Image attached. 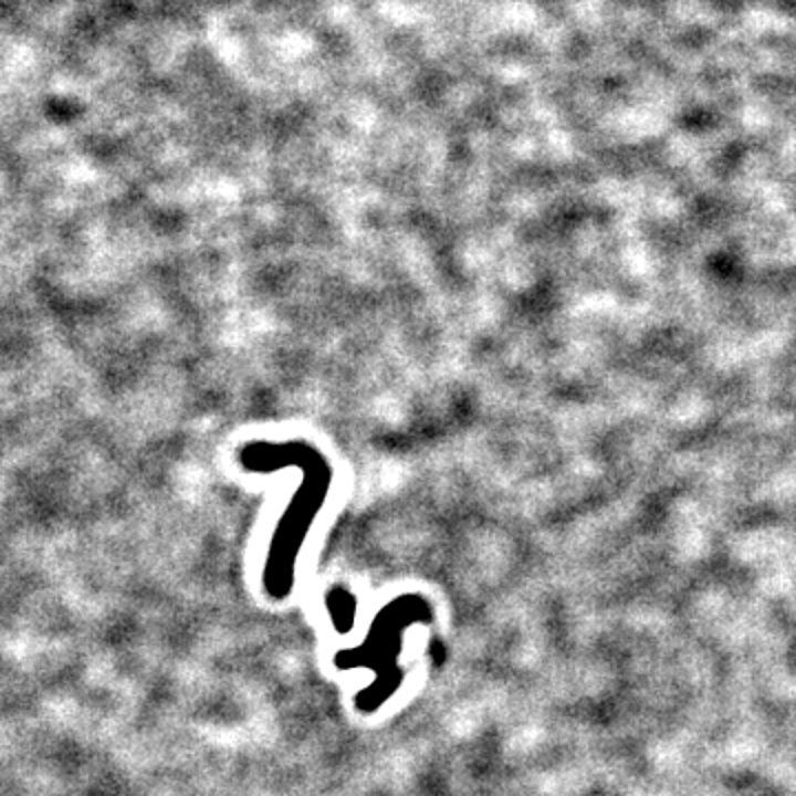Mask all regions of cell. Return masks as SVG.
I'll return each mask as SVG.
<instances>
[{
  "label": "cell",
  "mask_w": 796,
  "mask_h": 796,
  "mask_svg": "<svg viewBox=\"0 0 796 796\" xmlns=\"http://www.w3.org/2000/svg\"><path fill=\"white\" fill-rule=\"evenodd\" d=\"M237 462L250 473L298 469L301 480L274 524L261 568V588L274 601H285L296 582V562L307 535L327 504L334 469L327 455L305 438L250 440L237 449Z\"/></svg>",
  "instance_id": "cell-1"
},
{
  "label": "cell",
  "mask_w": 796,
  "mask_h": 796,
  "mask_svg": "<svg viewBox=\"0 0 796 796\" xmlns=\"http://www.w3.org/2000/svg\"><path fill=\"white\" fill-rule=\"evenodd\" d=\"M327 608L332 612L334 624L343 621L341 630H347V626L354 621V615H356V597L347 588L336 586L327 593Z\"/></svg>",
  "instance_id": "cell-2"
}]
</instances>
